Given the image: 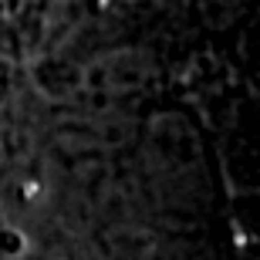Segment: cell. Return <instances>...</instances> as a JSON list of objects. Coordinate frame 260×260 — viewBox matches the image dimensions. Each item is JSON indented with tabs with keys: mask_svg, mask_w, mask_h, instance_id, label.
Segmentation results:
<instances>
[{
	"mask_svg": "<svg viewBox=\"0 0 260 260\" xmlns=\"http://www.w3.org/2000/svg\"><path fill=\"white\" fill-rule=\"evenodd\" d=\"M24 250H27L24 233L14 230V226H4V230H0V253H24Z\"/></svg>",
	"mask_w": 260,
	"mask_h": 260,
	"instance_id": "cell-1",
	"label": "cell"
},
{
	"mask_svg": "<svg viewBox=\"0 0 260 260\" xmlns=\"http://www.w3.org/2000/svg\"><path fill=\"white\" fill-rule=\"evenodd\" d=\"M38 193H41V186H38V183H24V196H27V200H34Z\"/></svg>",
	"mask_w": 260,
	"mask_h": 260,
	"instance_id": "cell-2",
	"label": "cell"
}]
</instances>
